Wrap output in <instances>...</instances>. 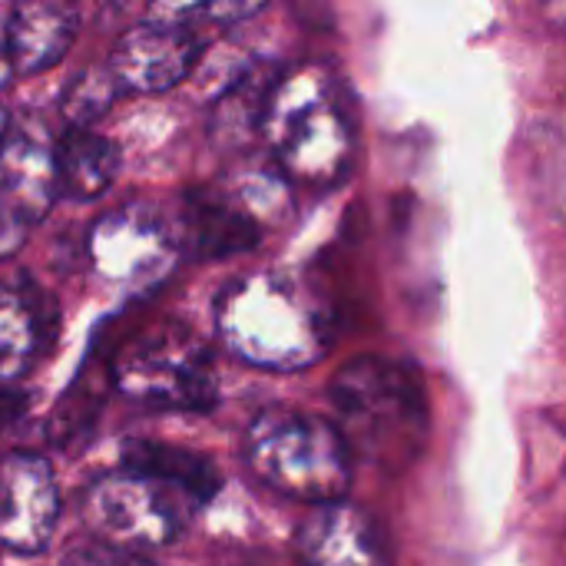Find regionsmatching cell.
Segmentation results:
<instances>
[{"instance_id":"cell-1","label":"cell","mask_w":566,"mask_h":566,"mask_svg":"<svg viewBox=\"0 0 566 566\" xmlns=\"http://www.w3.org/2000/svg\"><path fill=\"white\" fill-rule=\"evenodd\" d=\"M262 133L279 166L305 186L325 189L348 172L352 119L335 76L322 63H302L275 80Z\"/></svg>"},{"instance_id":"cell-2","label":"cell","mask_w":566,"mask_h":566,"mask_svg":"<svg viewBox=\"0 0 566 566\" xmlns=\"http://www.w3.org/2000/svg\"><path fill=\"white\" fill-rule=\"evenodd\" d=\"M226 348L265 371H298L325 355V325L308 295L279 272L235 279L216 305Z\"/></svg>"},{"instance_id":"cell-3","label":"cell","mask_w":566,"mask_h":566,"mask_svg":"<svg viewBox=\"0 0 566 566\" xmlns=\"http://www.w3.org/2000/svg\"><path fill=\"white\" fill-rule=\"evenodd\" d=\"M348 451L375 468H408L428 438V405L418 378L385 358H358L345 365L332 385Z\"/></svg>"},{"instance_id":"cell-4","label":"cell","mask_w":566,"mask_h":566,"mask_svg":"<svg viewBox=\"0 0 566 566\" xmlns=\"http://www.w3.org/2000/svg\"><path fill=\"white\" fill-rule=\"evenodd\" d=\"M242 451L265 488L305 504L342 501L352 484V451L342 431L308 411L265 408L249 424Z\"/></svg>"},{"instance_id":"cell-5","label":"cell","mask_w":566,"mask_h":566,"mask_svg":"<svg viewBox=\"0 0 566 566\" xmlns=\"http://www.w3.org/2000/svg\"><path fill=\"white\" fill-rule=\"evenodd\" d=\"M113 385L136 405L156 411H212L219 401L209 352L179 325L139 328L109 355Z\"/></svg>"},{"instance_id":"cell-6","label":"cell","mask_w":566,"mask_h":566,"mask_svg":"<svg viewBox=\"0 0 566 566\" xmlns=\"http://www.w3.org/2000/svg\"><path fill=\"white\" fill-rule=\"evenodd\" d=\"M199 507L202 504L186 491L133 471L96 481L83 501L90 531L99 541L129 551L172 544Z\"/></svg>"},{"instance_id":"cell-7","label":"cell","mask_w":566,"mask_h":566,"mask_svg":"<svg viewBox=\"0 0 566 566\" xmlns=\"http://www.w3.org/2000/svg\"><path fill=\"white\" fill-rule=\"evenodd\" d=\"M90 259L109 282L149 285L169 272L176 259V239L153 206L133 202L106 212L93 226Z\"/></svg>"},{"instance_id":"cell-8","label":"cell","mask_w":566,"mask_h":566,"mask_svg":"<svg viewBox=\"0 0 566 566\" xmlns=\"http://www.w3.org/2000/svg\"><path fill=\"white\" fill-rule=\"evenodd\" d=\"M60 517V494L43 458L13 454L0 461V547L40 554Z\"/></svg>"},{"instance_id":"cell-9","label":"cell","mask_w":566,"mask_h":566,"mask_svg":"<svg viewBox=\"0 0 566 566\" xmlns=\"http://www.w3.org/2000/svg\"><path fill=\"white\" fill-rule=\"evenodd\" d=\"M199 60L192 30L143 20L129 27L109 53V70L123 93H166L179 86Z\"/></svg>"},{"instance_id":"cell-10","label":"cell","mask_w":566,"mask_h":566,"mask_svg":"<svg viewBox=\"0 0 566 566\" xmlns=\"http://www.w3.org/2000/svg\"><path fill=\"white\" fill-rule=\"evenodd\" d=\"M295 544L305 566H391L385 531L348 501L315 504Z\"/></svg>"},{"instance_id":"cell-11","label":"cell","mask_w":566,"mask_h":566,"mask_svg":"<svg viewBox=\"0 0 566 566\" xmlns=\"http://www.w3.org/2000/svg\"><path fill=\"white\" fill-rule=\"evenodd\" d=\"M56 192V143L43 123L33 116L7 123L0 139V196L10 199L27 222H36L53 206Z\"/></svg>"},{"instance_id":"cell-12","label":"cell","mask_w":566,"mask_h":566,"mask_svg":"<svg viewBox=\"0 0 566 566\" xmlns=\"http://www.w3.org/2000/svg\"><path fill=\"white\" fill-rule=\"evenodd\" d=\"M56 338V302L30 279H0V385L23 378Z\"/></svg>"},{"instance_id":"cell-13","label":"cell","mask_w":566,"mask_h":566,"mask_svg":"<svg viewBox=\"0 0 566 566\" xmlns=\"http://www.w3.org/2000/svg\"><path fill=\"white\" fill-rule=\"evenodd\" d=\"M80 33L76 10L63 0H17L7 20V43L17 76L53 70Z\"/></svg>"},{"instance_id":"cell-14","label":"cell","mask_w":566,"mask_h":566,"mask_svg":"<svg viewBox=\"0 0 566 566\" xmlns=\"http://www.w3.org/2000/svg\"><path fill=\"white\" fill-rule=\"evenodd\" d=\"M119 464H123V471L166 481V484L186 491L189 497H196L199 504H209L222 488V478L209 458H202L189 448H176V444H163V441H149V438H126L119 448Z\"/></svg>"},{"instance_id":"cell-15","label":"cell","mask_w":566,"mask_h":566,"mask_svg":"<svg viewBox=\"0 0 566 566\" xmlns=\"http://www.w3.org/2000/svg\"><path fill=\"white\" fill-rule=\"evenodd\" d=\"M119 172V149L90 126H70L56 139V179L73 199H99Z\"/></svg>"},{"instance_id":"cell-16","label":"cell","mask_w":566,"mask_h":566,"mask_svg":"<svg viewBox=\"0 0 566 566\" xmlns=\"http://www.w3.org/2000/svg\"><path fill=\"white\" fill-rule=\"evenodd\" d=\"M106 385H113L109 371L103 378H90V365L83 368L80 378H73L70 391L60 398V405L53 408V415L46 421V434H50L53 448L80 451L93 438L103 401H106Z\"/></svg>"},{"instance_id":"cell-17","label":"cell","mask_w":566,"mask_h":566,"mask_svg":"<svg viewBox=\"0 0 566 566\" xmlns=\"http://www.w3.org/2000/svg\"><path fill=\"white\" fill-rule=\"evenodd\" d=\"M189 226H192L199 255H209V259L235 255V252L255 245V222L245 212H239L219 199H209V196L192 202Z\"/></svg>"},{"instance_id":"cell-18","label":"cell","mask_w":566,"mask_h":566,"mask_svg":"<svg viewBox=\"0 0 566 566\" xmlns=\"http://www.w3.org/2000/svg\"><path fill=\"white\" fill-rule=\"evenodd\" d=\"M269 0H149L146 20H159L169 27L196 30V27H232L259 13Z\"/></svg>"},{"instance_id":"cell-19","label":"cell","mask_w":566,"mask_h":566,"mask_svg":"<svg viewBox=\"0 0 566 566\" xmlns=\"http://www.w3.org/2000/svg\"><path fill=\"white\" fill-rule=\"evenodd\" d=\"M119 93H123V90H119V83H116L109 63L90 66V70H83V73L70 83V90H66V96H63V116H66L70 126H90V123H96V119L116 103Z\"/></svg>"},{"instance_id":"cell-20","label":"cell","mask_w":566,"mask_h":566,"mask_svg":"<svg viewBox=\"0 0 566 566\" xmlns=\"http://www.w3.org/2000/svg\"><path fill=\"white\" fill-rule=\"evenodd\" d=\"M63 566H156L146 560L139 551L119 547V544H106V541H90V544H76L66 557Z\"/></svg>"},{"instance_id":"cell-21","label":"cell","mask_w":566,"mask_h":566,"mask_svg":"<svg viewBox=\"0 0 566 566\" xmlns=\"http://www.w3.org/2000/svg\"><path fill=\"white\" fill-rule=\"evenodd\" d=\"M27 226L30 222L13 209V202L0 196V262L10 259L27 242Z\"/></svg>"},{"instance_id":"cell-22","label":"cell","mask_w":566,"mask_h":566,"mask_svg":"<svg viewBox=\"0 0 566 566\" xmlns=\"http://www.w3.org/2000/svg\"><path fill=\"white\" fill-rule=\"evenodd\" d=\"M30 401H33L30 391L13 388V385H3V388H0V431L10 428L13 421H20V418L27 415Z\"/></svg>"},{"instance_id":"cell-23","label":"cell","mask_w":566,"mask_h":566,"mask_svg":"<svg viewBox=\"0 0 566 566\" xmlns=\"http://www.w3.org/2000/svg\"><path fill=\"white\" fill-rule=\"evenodd\" d=\"M13 76V60H10V43H7V23L0 20V90Z\"/></svg>"},{"instance_id":"cell-24","label":"cell","mask_w":566,"mask_h":566,"mask_svg":"<svg viewBox=\"0 0 566 566\" xmlns=\"http://www.w3.org/2000/svg\"><path fill=\"white\" fill-rule=\"evenodd\" d=\"M541 3H544L547 17H551L557 27H564L566 30V0H541Z\"/></svg>"},{"instance_id":"cell-25","label":"cell","mask_w":566,"mask_h":566,"mask_svg":"<svg viewBox=\"0 0 566 566\" xmlns=\"http://www.w3.org/2000/svg\"><path fill=\"white\" fill-rule=\"evenodd\" d=\"M7 123H10V119H7V113L0 109V139H3V133H7Z\"/></svg>"}]
</instances>
